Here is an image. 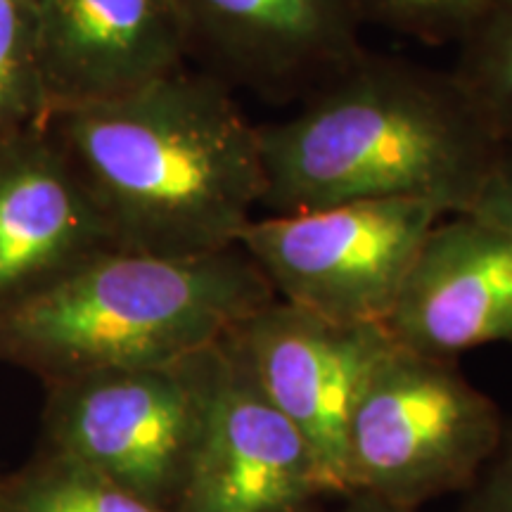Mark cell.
Returning <instances> with one entry per match:
<instances>
[{
    "mask_svg": "<svg viewBox=\"0 0 512 512\" xmlns=\"http://www.w3.org/2000/svg\"><path fill=\"white\" fill-rule=\"evenodd\" d=\"M467 214L489 221L512 238V150H505Z\"/></svg>",
    "mask_w": 512,
    "mask_h": 512,
    "instance_id": "obj_18",
    "label": "cell"
},
{
    "mask_svg": "<svg viewBox=\"0 0 512 512\" xmlns=\"http://www.w3.org/2000/svg\"><path fill=\"white\" fill-rule=\"evenodd\" d=\"M117 249L50 128L0 138V316Z\"/></svg>",
    "mask_w": 512,
    "mask_h": 512,
    "instance_id": "obj_10",
    "label": "cell"
},
{
    "mask_svg": "<svg viewBox=\"0 0 512 512\" xmlns=\"http://www.w3.org/2000/svg\"><path fill=\"white\" fill-rule=\"evenodd\" d=\"M489 0H354L361 24L396 31L427 46L460 43Z\"/></svg>",
    "mask_w": 512,
    "mask_h": 512,
    "instance_id": "obj_16",
    "label": "cell"
},
{
    "mask_svg": "<svg viewBox=\"0 0 512 512\" xmlns=\"http://www.w3.org/2000/svg\"><path fill=\"white\" fill-rule=\"evenodd\" d=\"M48 117L41 50L29 0H0V138Z\"/></svg>",
    "mask_w": 512,
    "mask_h": 512,
    "instance_id": "obj_15",
    "label": "cell"
},
{
    "mask_svg": "<svg viewBox=\"0 0 512 512\" xmlns=\"http://www.w3.org/2000/svg\"><path fill=\"white\" fill-rule=\"evenodd\" d=\"M268 214L422 200L467 214L505 145L453 72L363 50L259 126Z\"/></svg>",
    "mask_w": 512,
    "mask_h": 512,
    "instance_id": "obj_2",
    "label": "cell"
},
{
    "mask_svg": "<svg viewBox=\"0 0 512 512\" xmlns=\"http://www.w3.org/2000/svg\"><path fill=\"white\" fill-rule=\"evenodd\" d=\"M458 48L451 72L512 150V0H489Z\"/></svg>",
    "mask_w": 512,
    "mask_h": 512,
    "instance_id": "obj_14",
    "label": "cell"
},
{
    "mask_svg": "<svg viewBox=\"0 0 512 512\" xmlns=\"http://www.w3.org/2000/svg\"><path fill=\"white\" fill-rule=\"evenodd\" d=\"M444 216L422 200L344 202L252 219L238 247L283 302L339 323L384 325Z\"/></svg>",
    "mask_w": 512,
    "mask_h": 512,
    "instance_id": "obj_6",
    "label": "cell"
},
{
    "mask_svg": "<svg viewBox=\"0 0 512 512\" xmlns=\"http://www.w3.org/2000/svg\"><path fill=\"white\" fill-rule=\"evenodd\" d=\"M320 496L328 489L313 451L228 332L214 349L202 444L174 512H306Z\"/></svg>",
    "mask_w": 512,
    "mask_h": 512,
    "instance_id": "obj_8",
    "label": "cell"
},
{
    "mask_svg": "<svg viewBox=\"0 0 512 512\" xmlns=\"http://www.w3.org/2000/svg\"><path fill=\"white\" fill-rule=\"evenodd\" d=\"M273 299L240 247L202 256L112 249L0 316V361L43 384L166 366L214 347Z\"/></svg>",
    "mask_w": 512,
    "mask_h": 512,
    "instance_id": "obj_3",
    "label": "cell"
},
{
    "mask_svg": "<svg viewBox=\"0 0 512 512\" xmlns=\"http://www.w3.org/2000/svg\"><path fill=\"white\" fill-rule=\"evenodd\" d=\"M0 512H166L98 472L53 451H38L15 475L0 477Z\"/></svg>",
    "mask_w": 512,
    "mask_h": 512,
    "instance_id": "obj_13",
    "label": "cell"
},
{
    "mask_svg": "<svg viewBox=\"0 0 512 512\" xmlns=\"http://www.w3.org/2000/svg\"><path fill=\"white\" fill-rule=\"evenodd\" d=\"M337 512H413V510L399 508V505H392L370 494H351V501L344 505V508H339Z\"/></svg>",
    "mask_w": 512,
    "mask_h": 512,
    "instance_id": "obj_19",
    "label": "cell"
},
{
    "mask_svg": "<svg viewBox=\"0 0 512 512\" xmlns=\"http://www.w3.org/2000/svg\"><path fill=\"white\" fill-rule=\"evenodd\" d=\"M415 354L451 358L512 339V238L472 214L437 221L384 320Z\"/></svg>",
    "mask_w": 512,
    "mask_h": 512,
    "instance_id": "obj_11",
    "label": "cell"
},
{
    "mask_svg": "<svg viewBox=\"0 0 512 512\" xmlns=\"http://www.w3.org/2000/svg\"><path fill=\"white\" fill-rule=\"evenodd\" d=\"M48 114L105 100L188 60L178 0H29Z\"/></svg>",
    "mask_w": 512,
    "mask_h": 512,
    "instance_id": "obj_12",
    "label": "cell"
},
{
    "mask_svg": "<svg viewBox=\"0 0 512 512\" xmlns=\"http://www.w3.org/2000/svg\"><path fill=\"white\" fill-rule=\"evenodd\" d=\"M216 344L166 366L48 382L41 448L174 512L202 444Z\"/></svg>",
    "mask_w": 512,
    "mask_h": 512,
    "instance_id": "obj_5",
    "label": "cell"
},
{
    "mask_svg": "<svg viewBox=\"0 0 512 512\" xmlns=\"http://www.w3.org/2000/svg\"><path fill=\"white\" fill-rule=\"evenodd\" d=\"M124 252L202 256L238 247L264 197L259 126L233 88L181 69L46 117Z\"/></svg>",
    "mask_w": 512,
    "mask_h": 512,
    "instance_id": "obj_1",
    "label": "cell"
},
{
    "mask_svg": "<svg viewBox=\"0 0 512 512\" xmlns=\"http://www.w3.org/2000/svg\"><path fill=\"white\" fill-rule=\"evenodd\" d=\"M230 339L271 403L297 427L330 494L349 496L347 434L370 373L394 339L384 325L339 323L275 297Z\"/></svg>",
    "mask_w": 512,
    "mask_h": 512,
    "instance_id": "obj_7",
    "label": "cell"
},
{
    "mask_svg": "<svg viewBox=\"0 0 512 512\" xmlns=\"http://www.w3.org/2000/svg\"><path fill=\"white\" fill-rule=\"evenodd\" d=\"M505 441L501 411L448 358L399 347L377 363L351 413L347 482L415 510L470 491Z\"/></svg>",
    "mask_w": 512,
    "mask_h": 512,
    "instance_id": "obj_4",
    "label": "cell"
},
{
    "mask_svg": "<svg viewBox=\"0 0 512 512\" xmlns=\"http://www.w3.org/2000/svg\"><path fill=\"white\" fill-rule=\"evenodd\" d=\"M188 57L271 102H299L363 53L354 0H178Z\"/></svg>",
    "mask_w": 512,
    "mask_h": 512,
    "instance_id": "obj_9",
    "label": "cell"
},
{
    "mask_svg": "<svg viewBox=\"0 0 512 512\" xmlns=\"http://www.w3.org/2000/svg\"><path fill=\"white\" fill-rule=\"evenodd\" d=\"M470 491L465 512H512V439L503 441Z\"/></svg>",
    "mask_w": 512,
    "mask_h": 512,
    "instance_id": "obj_17",
    "label": "cell"
}]
</instances>
